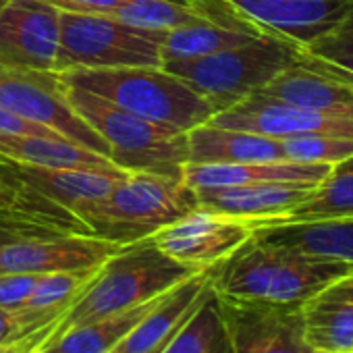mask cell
<instances>
[{"label":"cell","mask_w":353,"mask_h":353,"mask_svg":"<svg viewBox=\"0 0 353 353\" xmlns=\"http://www.w3.org/2000/svg\"><path fill=\"white\" fill-rule=\"evenodd\" d=\"M0 106L110 160V150L104 139L96 135L67 102L57 73L21 71L0 65Z\"/></svg>","instance_id":"cell-9"},{"label":"cell","mask_w":353,"mask_h":353,"mask_svg":"<svg viewBox=\"0 0 353 353\" xmlns=\"http://www.w3.org/2000/svg\"><path fill=\"white\" fill-rule=\"evenodd\" d=\"M63 92L77 117L104 139L112 164L123 170L183 176L188 133L135 117L106 98L75 85L63 83Z\"/></svg>","instance_id":"cell-5"},{"label":"cell","mask_w":353,"mask_h":353,"mask_svg":"<svg viewBox=\"0 0 353 353\" xmlns=\"http://www.w3.org/2000/svg\"><path fill=\"white\" fill-rule=\"evenodd\" d=\"M330 164L272 160V162H237V164H196L183 166V183L190 190L233 188L254 183H310L320 185L330 174Z\"/></svg>","instance_id":"cell-19"},{"label":"cell","mask_w":353,"mask_h":353,"mask_svg":"<svg viewBox=\"0 0 353 353\" xmlns=\"http://www.w3.org/2000/svg\"><path fill=\"white\" fill-rule=\"evenodd\" d=\"M158 353H231L214 283L196 312Z\"/></svg>","instance_id":"cell-26"},{"label":"cell","mask_w":353,"mask_h":353,"mask_svg":"<svg viewBox=\"0 0 353 353\" xmlns=\"http://www.w3.org/2000/svg\"><path fill=\"white\" fill-rule=\"evenodd\" d=\"M214 268L200 270L166 291L110 353H158L212 289Z\"/></svg>","instance_id":"cell-15"},{"label":"cell","mask_w":353,"mask_h":353,"mask_svg":"<svg viewBox=\"0 0 353 353\" xmlns=\"http://www.w3.org/2000/svg\"><path fill=\"white\" fill-rule=\"evenodd\" d=\"M210 125L239 129L272 139H289L301 135H345L353 137V119L320 114L274 98L252 94L233 106L216 112Z\"/></svg>","instance_id":"cell-13"},{"label":"cell","mask_w":353,"mask_h":353,"mask_svg":"<svg viewBox=\"0 0 353 353\" xmlns=\"http://www.w3.org/2000/svg\"><path fill=\"white\" fill-rule=\"evenodd\" d=\"M61 9L50 0H7L0 9V65L54 73Z\"/></svg>","instance_id":"cell-11"},{"label":"cell","mask_w":353,"mask_h":353,"mask_svg":"<svg viewBox=\"0 0 353 353\" xmlns=\"http://www.w3.org/2000/svg\"><path fill=\"white\" fill-rule=\"evenodd\" d=\"M23 200V185L0 183V210H9L19 206Z\"/></svg>","instance_id":"cell-34"},{"label":"cell","mask_w":353,"mask_h":353,"mask_svg":"<svg viewBox=\"0 0 353 353\" xmlns=\"http://www.w3.org/2000/svg\"><path fill=\"white\" fill-rule=\"evenodd\" d=\"M256 94L320 114L353 119V85L339 75L301 59Z\"/></svg>","instance_id":"cell-18"},{"label":"cell","mask_w":353,"mask_h":353,"mask_svg":"<svg viewBox=\"0 0 353 353\" xmlns=\"http://www.w3.org/2000/svg\"><path fill=\"white\" fill-rule=\"evenodd\" d=\"M98 270V268H96ZM96 270H83V272H50L40 274L32 295L28 297L23 307L32 310H50L65 316L73 299L79 295V291L85 287V283L92 279Z\"/></svg>","instance_id":"cell-28"},{"label":"cell","mask_w":353,"mask_h":353,"mask_svg":"<svg viewBox=\"0 0 353 353\" xmlns=\"http://www.w3.org/2000/svg\"><path fill=\"white\" fill-rule=\"evenodd\" d=\"M40 274L28 272H0V307L17 310L23 307L32 295Z\"/></svg>","instance_id":"cell-31"},{"label":"cell","mask_w":353,"mask_h":353,"mask_svg":"<svg viewBox=\"0 0 353 353\" xmlns=\"http://www.w3.org/2000/svg\"><path fill=\"white\" fill-rule=\"evenodd\" d=\"M219 305L231 353H324L312 347L305 336L303 303H272L219 295Z\"/></svg>","instance_id":"cell-8"},{"label":"cell","mask_w":353,"mask_h":353,"mask_svg":"<svg viewBox=\"0 0 353 353\" xmlns=\"http://www.w3.org/2000/svg\"><path fill=\"white\" fill-rule=\"evenodd\" d=\"M61 11H75V13H102L108 15L110 11L131 3V0H50Z\"/></svg>","instance_id":"cell-33"},{"label":"cell","mask_w":353,"mask_h":353,"mask_svg":"<svg viewBox=\"0 0 353 353\" xmlns=\"http://www.w3.org/2000/svg\"><path fill=\"white\" fill-rule=\"evenodd\" d=\"M305 61L353 85V21L303 50Z\"/></svg>","instance_id":"cell-30"},{"label":"cell","mask_w":353,"mask_h":353,"mask_svg":"<svg viewBox=\"0 0 353 353\" xmlns=\"http://www.w3.org/2000/svg\"><path fill=\"white\" fill-rule=\"evenodd\" d=\"M316 185L310 183H254L233 188L194 190L198 206L243 219L254 229L270 225L297 208Z\"/></svg>","instance_id":"cell-16"},{"label":"cell","mask_w":353,"mask_h":353,"mask_svg":"<svg viewBox=\"0 0 353 353\" xmlns=\"http://www.w3.org/2000/svg\"><path fill=\"white\" fill-rule=\"evenodd\" d=\"M266 36L252 21H210L162 32V65L192 61L219 50L235 48Z\"/></svg>","instance_id":"cell-23"},{"label":"cell","mask_w":353,"mask_h":353,"mask_svg":"<svg viewBox=\"0 0 353 353\" xmlns=\"http://www.w3.org/2000/svg\"><path fill=\"white\" fill-rule=\"evenodd\" d=\"M200 270L206 268H194L162 254L152 237L123 245L98 266L65 312L52 336L71 326L148 303Z\"/></svg>","instance_id":"cell-2"},{"label":"cell","mask_w":353,"mask_h":353,"mask_svg":"<svg viewBox=\"0 0 353 353\" xmlns=\"http://www.w3.org/2000/svg\"><path fill=\"white\" fill-rule=\"evenodd\" d=\"M57 77L65 85L102 96L135 117L183 133L216 114L200 92L164 67L71 69L57 73Z\"/></svg>","instance_id":"cell-3"},{"label":"cell","mask_w":353,"mask_h":353,"mask_svg":"<svg viewBox=\"0 0 353 353\" xmlns=\"http://www.w3.org/2000/svg\"><path fill=\"white\" fill-rule=\"evenodd\" d=\"M287 160L281 139L225 129L210 123L188 131V162L196 164H237Z\"/></svg>","instance_id":"cell-20"},{"label":"cell","mask_w":353,"mask_h":353,"mask_svg":"<svg viewBox=\"0 0 353 353\" xmlns=\"http://www.w3.org/2000/svg\"><path fill=\"white\" fill-rule=\"evenodd\" d=\"M17 181L71 214L104 200L127 172L123 168H48L11 162Z\"/></svg>","instance_id":"cell-17"},{"label":"cell","mask_w":353,"mask_h":353,"mask_svg":"<svg viewBox=\"0 0 353 353\" xmlns=\"http://www.w3.org/2000/svg\"><path fill=\"white\" fill-rule=\"evenodd\" d=\"M0 133H23V135H59L57 131L38 125L34 121H28L23 117H17L13 112H9L7 108L0 106ZM63 137V135H59ZM67 139V137H65Z\"/></svg>","instance_id":"cell-32"},{"label":"cell","mask_w":353,"mask_h":353,"mask_svg":"<svg viewBox=\"0 0 353 353\" xmlns=\"http://www.w3.org/2000/svg\"><path fill=\"white\" fill-rule=\"evenodd\" d=\"M119 67H162V32L139 30L102 13L61 11L54 73Z\"/></svg>","instance_id":"cell-7"},{"label":"cell","mask_w":353,"mask_h":353,"mask_svg":"<svg viewBox=\"0 0 353 353\" xmlns=\"http://www.w3.org/2000/svg\"><path fill=\"white\" fill-rule=\"evenodd\" d=\"M46 336H36L23 343H11V345H0V353H32L36 349H42L46 345Z\"/></svg>","instance_id":"cell-35"},{"label":"cell","mask_w":353,"mask_h":353,"mask_svg":"<svg viewBox=\"0 0 353 353\" xmlns=\"http://www.w3.org/2000/svg\"><path fill=\"white\" fill-rule=\"evenodd\" d=\"M353 272V264L324 260L252 237L214 266L219 295L272 303H305Z\"/></svg>","instance_id":"cell-1"},{"label":"cell","mask_w":353,"mask_h":353,"mask_svg":"<svg viewBox=\"0 0 353 353\" xmlns=\"http://www.w3.org/2000/svg\"><path fill=\"white\" fill-rule=\"evenodd\" d=\"M123 245L85 235L61 233L0 245V272H83L96 270Z\"/></svg>","instance_id":"cell-14"},{"label":"cell","mask_w":353,"mask_h":353,"mask_svg":"<svg viewBox=\"0 0 353 353\" xmlns=\"http://www.w3.org/2000/svg\"><path fill=\"white\" fill-rule=\"evenodd\" d=\"M303 48L276 36L219 50L192 61H170L162 67L200 92L216 112L256 94L276 75L301 63Z\"/></svg>","instance_id":"cell-6"},{"label":"cell","mask_w":353,"mask_h":353,"mask_svg":"<svg viewBox=\"0 0 353 353\" xmlns=\"http://www.w3.org/2000/svg\"><path fill=\"white\" fill-rule=\"evenodd\" d=\"M32 353H42V351H40V349H36V351H32Z\"/></svg>","instance_id":"cell-38"},{"label":"cell","mask_w":353,"mask_h":353,"mask_svg":"<svg viewBox=\"0 0 353 353\" xmlns=\"http://www.w3.org/2000/svg\"><path fill=\"white\" fill-rule=\"evenodd\" d=\"M281 143L287 160L334 166L353 158V137L345 135H301L281 139Z\"/></svg>","instance_id":"cell-29"},{"label":"cell","mask_w":353,"mask_h":353,"mask_svg":"<svg viewBox=\"0 0 353 353\" xmlns=\"http://www.w3.org/2000/svg\"><path fill=\"white\" fill-rule=\"evenodd\" d=\"M347 216H353V158L334 164L330 174L320 185L314 188V192L297 208H293L283 219L270 225L347 219Z\"/></svg>","instance_id":"cell-27"},{"label":"cell","mask_w":353,"mask_h":353,"mask_svg":"<svg viewBox=\"0 0 353 353\" xmlns=\"http://www.w3.org/2000/svg\"><path fill=\"white\" fill-rule=\"evenodd\" d=\"M194 208H198L196 192L183 183V176L127 170L104 200L75 216L90 235L129 245L150 239Z\"/></svg>","instance_id":"cell-4"},{"label":"cell","mask_w":353,"mask_h":353,"mask_svg":"<svg viewBox=\"0 0 353 353\" xmlns=\"http://www.w3.org/2000/svg\"><path fill=\"white\" fill-rule=\"evenodd\" d=\"M7 3V0H0V9H3V5Z\"/></svg>","instance_id":"cell-37"},{"label":"cell","mask_w":353,"mask_h":353,"mask_svg":"<svg viewBox=\"0 0 353 353\" xmlns=\"http://www.w3.org/2000/svg\"><path fill=\"white\" fill-rule=\"evenodd\" d=\"M42 353H44V351H42Z\"/></svg>","instance_id":"cell-39"},{"label":"cell","mask_w":353,"mask_h":353,"mask_svg":"<svg viewBox=\"0 0 353 353\" xmlns=\"http://www.w3.org/2000/svg\"><path fill=\"white\" fill-rule=\"evenodd\" d=\"M328 291H330V293H334V295H341V297H349V299H353V272H351V274H347L345 279L336 281L334 285H330V287H328Z\"/></svg>","instance_id":"cell-36"},{"label":"cell","mask_w":353,"mask_h":353,"mask_svg":"<svg viewBox=\"0 0 353 353\" xmlns=\"http://www.w3.org/2000/svg\"><path fill=\"white\" fill-rule=\"evenodd\" d=\"M268 36L299 48L339 32L353 21V0H225Z\"/></svg>","instance_id":"cell-12"},{"label":"cell","mask_w":353,"mask_h":353,"mask_svg":"<svg viewBox=\"0 0 353 353\" xmlns=\"http://www.w3.org/2000/svg\"><path fill=\"white\" fill-rule=\"evenodd\" d=\"M156 299L104 316V318H98V320L71 326L59 332L57 336H52L40 351L44 353H110L135 328V324L150 312Z\"/></svg>","instance_id":"cell-24"},{"label":"cell","mask_w":353,"mask_h":353,"mask_svg":"<svg viewBox=\"0 0 353 353\" xmlns=\"http://www.w3.org/2000/svg\"><path fill=\"white\" fill-rule=\"evenodd\" d=\"M252 237V223L198 206L154 233L152 241L176 262L194 268H214Z\"/></svg>","instance_id":"cell-10"},{"label":"cell","mask_w":353,"mask_h":353,"mask_svg":"<svg viewBox=\"0 0 353 353\" xmlns=\"http://www.w3.org/2000/svg\"><path fill=\"white\" fill-rule=\"evenodd\" d=\"M254 237L324 260L353 264V216L266 225L254 229Z\"/></svg>","instance_id":"cell-21"},{"label":"cell","mask_w":353,"mask_h":353,"mask_svg":"<svg viewBox=\"0 0 353 353\" xmlns=\"http://www.w3.org/2000/svg\"><path fill=\"white\" fill-rule=\"evenodd\" d=\"M0 160L48 168H119L106 156L59 135L0 133Z\"/></svg>","instance_id":"cell-22"},{"label":"cell","mask_w":353,"mask_h":353,"mask_svg":"<svg viewBox=\"0 0 353 353\" xmlns=\"http://www.w3.org/2000/svg\"><path fill=\"white\" fill-rule=\"evenodd\" d=\"M305 336L324 353H353V299L324 289L303 303Z\"/></svg>","instance_id":"cell-25"}]
</instances>
